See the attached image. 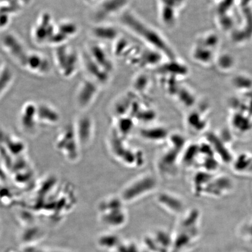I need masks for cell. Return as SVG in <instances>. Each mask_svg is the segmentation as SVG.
I'll list each match as a JSON object with an SVG mask.
<instances>
[{
    "label": "cell",
    "instance_id": "cell-1",
    "mask_svg": "<svg viewBox=\"0 0 252 252\" xmlns=\"http://www.w3.org/2000/svg\"><path fill=\"white\" fill-rule=\"evenodd\" d=\"M174 235L171 252H189L197 247L201 236V215L199 210L183 213Z\"/></svg>",
    "mask_w": 252,
    "mask_h": 252
},
{
    "label": "cell",
    "instance_id": "cell-2",
    "mask_svg": "<svg viewBox=\"0 0 252 252\" xmlns=\"http://www.w3.org/2000/svg\"><path fill=\"white\" fill-rule=\"evenodd\" d=\"M121 21L129 32L146 43L148 47L158 50L167 58H173L172 50L163 34L133 12L127 10L123 12Z\"/></svg>",
    "mask_w": 252,
    "mask_h": 252
},
{
    "label": "cell",
    "instance_id": "cell-3",
    "mask_svg": "<svg viewBox=\"0 0 252 252\" xmlns=\"http://www.w3.org/2000/svg\"><path fill=\"white\" fill-rule=\"evenodd\" d=\"M124 200L121 197L106 198L99 205L100 219L109 227H121L127 220V214L124 209Z\"/></svg>",
    "mask_w": 252,
    "mask_h": 252
},
{
    "label": "cell",
    "instance_id": "cell-4",
    "mask_svg": "<svg viewBox=\"0 0 252 252\" xmlns=\"http://www.w3.org/2000/svg\"><path fill=\"white\" fill-rule=\"evenodd\" d=\"M156 187L157 181L153 175H142L126 186L120 197L124 202H132L151 193Z\"/></svg>",
    "mask_w": 252,
    "mask_h": 252
},
{
    "label": "cell",
    "instance_id": "cell-5",
    "mask_svg": "<svg viewBox=\"0 0 252 252\" xmlns=\"http://www.w3.org/2000/svg\"><path fill=\"white\" fill-rule=\"evenodd\" d=\"M55 55H57L59 69L63 75L70 77L75 74L80 63V58L73 50L70 47H62Z\"/></svg>",
    "mask_w": 252,
    "mask_h": 252
},
{
    "label": "cell",
    "instance_id": "cell-6",
    "mask_svg": "<svg viewBox=\"0 0 252 252\" xmlns=\"http://www.w3.org/2000/svg\"><path fill=\"white\" fill-rule=\"evenodd\" d=\"M99 85L91 79H87L80 85L78 91L77 103L85 109L93 103L99 91Z\"/></svg>",
    "mask_w": 252,
    "mask_h": 252
},
{
    "label": "cell",
    "instance_id": "cell-7",
    "mask_svg": "<svg viewBox=\"0 0 252 252\" xmlns=\"http://www.w3.org/2000/svg\"><path fill=\"white\" fill-rule=\"evenodd\" d=\"M157 201L160 206L173 214H181L184 210V203L180 198L168 192L160 193L157 197Z\"/></svg>",
    "mask_w": 252,
    "mask_h": 252
},
{
    "label": "cell",
    "instance_id": "cell-8",
    "mask_svg": "<svg viewBox=\"0 0 252 252\" xmlns=\"http://www.w3.org/2000/svg\"><path fill=\"white\" fill-rule=\"evenodd\" d=\"M77 136L79 144L88 146L92 141L94 136V123L92 119L87 116H83L78 121Z\"/></svg>",
    "mask_w": 252,
    "mask_h": 252
},
{
    "label": "cell",
    "instance_id": "cell-9",
    "mask_svg": "<svg viewBox=\"0 0 252 252\" xmlns=\"http://www.w3.org/2000/svg\"><path fill=\"white\" fill-rule=\"evenodd\" d=\"M88 56L107 72L112 71L113 64L109 58L108 53L105 50L98 45H93L90 46Z\"/></svg>",
    "mask_w": 252,
    "mask_h": 252
},
{
    "label": "cell",
    "instance_id": "cell-10",
    "mask_svg": "<svg viewBox=\"0 0 252 252\" xmlns=\"http://www.w3.org/2000/svg\"><path fill=\"white\" fill-rule=\"evenodd\" d=\"M127 0H108L104 2L103 5H99V9L96 12L97 21H102L106 17L122 11Z\"/></svg>",
    "mask_w": 252,
    "mask_h": 252
},
{
    "label": "cell",
    "instance_id": "cell-11",
    "mask_svg": "<svg viewBox=\"0 0 252 252\" xmlns=\"http://www.w3.org/2000/svg\"><path fill=\"white\" fill-rule=\"evenodd\" d=\"M93 33L97 39L102 40H116L119 36L117 30L108 25H97L94 28Z\"/></svg>",
    "mask_w": 252,
    "mask_h": 252
},
{
    "label": "cell",
    "instance_id": "cell-12",
    "mask_svg": "<svg viewBox=\"0 0 252 252\" xmlns=\"http://www.w3.org/2000/svg\"><path fill=\"white\" fill-rule=\"evenodd\" d=\"M10 252H67L51 248L42 247L38 245L30 243Z\"/></svg>",
    "mask_w": 252,
    "mask_h": 252
},
{
    "label": "cell",
    "instance_id": "cell-13",
    "mask_svg": "<svg viewBox=\"0 0 252 252\" xmlns=\"http://www.w3.org/2000/svg\"><path fill=\"white\" fill-rule=\"evenodd\" d=\"M165 135H166V132L163 128H149L142 131V136L151 141H159L158 140L163 139L165 137Z\"/></svg>",
    "mask_w": 252,
    "mask_h": 252
},
{
    "label": "cell",
    "instance_id": "cell-14",
    "mask_svg": "<svg viewBox=\"0 0 252 252\" xmlns=\"http://www.w3.org/2000/svg\"><path fill=\"white\" fill-rule=\"evenodd\" d=\"M238 234L243 240L252 244V218L239 226Z\"/></svg>",
    "mask_w": 252,
    "mask_h": 252
},
{
    "label": "cell",
    "instance_id": "cell-15",
    "mask_svg": "<svg viewBox=\"0 0 252 252\" xmlns=\"http://www.w3.org/2000/svg\"><path fill=\"white\" fill-rule=\"evenodd\" d=\"M134 84L135 90H136L137 91L143 92L149 86L150 79L148 78L147 75L141 74L135 78Z\"/></svg>",
    "mask_w": 252,
    "mask_h": 252
}]
</instances>
